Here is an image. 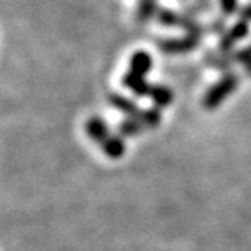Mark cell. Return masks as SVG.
Instances as JSON below:
<instances>
[{"label": "cell", "mask_w": 251, "mask_h": 251, "mask_svg": "<svg viewBox=\"0 0 251 251\" xmlns=\"http://www.w3.org/2000/svg\"><path fill=\"white\" fill-rule=\"evenodd\" d=\"M237 85H238L237 75H227V77H224L219 83H215L207 92V95H205V98H204V106L209 109L219 106L220 101H222L224 98H227Z\"/></svg>", "instance_id": "6da1fadb"}, {"label": "cell", "mask_w": 251, "mask_h": 251, "mask_svg": "<svg viewBox=\"0 0 251 251\" xmlns=\"http://www.w3.org/2000/svg\"><path fill=\"white\" fill-rule=\"evenodd\" d=\"M152 67V57L147 52H135L130 59V70L129 72L137 77H144Z\"/></svg>", "instance_id": "7a4b0ae2"}, {"label": "cell", "mask_w": 251, "mask_h": 251, "mask_svg": "<svg viewBox=\"0 0 251 251\" xmlns=\"http://www.w3.org/2000/svg\"><path fill=\"white\" fill-rule=\"evenodd\" d=\"M248 22H245V20H242V22H238L235 26L230 29V31L225 34V38L220 41V48H224V49H228L230 46H232L233 43H237L240 41L245 34L248 33Z\"/></svg>", "instance_id": "3957f363"}, {"label": "cell", "mask_w": 251, "mask_h": 251, "mask_svg": "<svg viewBox=\"0 0 251 251\" xmlns=\"http://www.w3.org/2000/svg\"><path fill=\"white\" fill-rule=\"evenodd\" d=\"M87 134L92 139L98 140V142L101 144L103 140L108 137V127H106V124H104L100 118H92L87 123Z\"/></svg>", "instance_id": "277c9868"}, {"label": "cell", "mask_w": 251, "mask_h": 251, "mask_svg": "<svg viewBox=\"0 0 251 251\" xmlns=\"http://www.w3.org/2000/svg\"><path fill=\"white\" fill-rule=\"evenodd\" d=\"M101 147L104 152L108 153V157H111V158H119L124 153L123 140L119 137H114V135H108V137L101 142Z\"/></svg>", "instance_id": "5b68a950"}, {"label": "cell", "mask_w": 251, "mask_h": 251, "mask_svg": "<svg viewBox=\"0 0 251 251\" xmlns=\"http://www.w3.org/2000/svg\"><path fill=\"white\" fill-rule=\"evenodd\" d=\"M109 101H111L114 108L121 109V111H124L126 114H130V116L140 114L137 111V108H135V104L132 101H129V100H126L124 97H121V95H111V97H109Z\"/></svg>", "instance_id": "8992f818"}, {"label": "cell", "mask_w": 251, "mask_h": 251, "mask_svg": "<svg viewBox=\"0 0 251 251\" xmlns=\"http://www.w3.org/2000/svg\"><path fill=\"white\" fill-rule=\"evenodd\" d=\"M155 12V2L153 0H142L139 7V17L142 20H147L153 15Z\"/></svg>", "instance_id": "52a82bcc"}, {"label": "cell", "mask_w": 251, "mask_h": 251, "mask_svg": "<svg viewBox=\"0 0 251 251\" xmlns=\"http://www.w3.org/2000/svg\"><path fill=\"white\" fill-rule=\"evenodd\" d=\"M142 123H139V121H135V119H127V121H124L121 124V130H123V134H127V135H134V134H137L140 129H142Z\"/></svg>", "instance_id": "ba28073f"}, {"label": "cell", "mask_w": 251, "mask_h": 251, "mask_svg": "<svg viewBox=\"0 0 251 251\" xmlns=\"http://www.w3.org/2000/svg\"><path fill=\"white\" fill-rule=\"evenodd\" d=\"M158 20L165 25H176L178 22H183V20L175 12H172V10H162V12L158 13Z\"/></svg>", "instance_id": "9c48e42d"}, {"label": "cell", "mask_w": 251, "mask_h": 251, "mask_svg": "<svg viewBox=\"0 0 251 251\" xmlns=\"http://www.w3.org/2000/svg\"><path fill=\"white\" fill-rule=\"evenodd\" d=\"M237 59L245 65L247 72L251 74V49H245V51H242L240 54H237Z\"/></svg>", "instance_id": "30bf717a"}, {"label": "cell", "mask_w": 251, "mask_h": 251, "mask_svg": "<svg viewBox=\"0 0 251 251\" xmlns=\"http://www.w3.org/2000/svg\"><path fill=\"white\" fill-rule=\"evenodd\" d=\"M220 5H222V10L225 12V15H232L233 12H237L238 0H220Z\"/></svg>", "instance_id": "8fae6325"}, {"label": "cell", "mask_w": 251, "mask_h": 251, "mask_svg": "<svg viewBox=\"0 0 251 251\" xmlns=\"http://www.w3.org/2000/svg\"><path fill=\"white\" fill-rule=\"evenodd\" d=\"M242 20H245V22H250L251 20V5H248V7H245L242 10Z\"/></svg>", "instance_id": "7c38bea8"}]
</instances>
